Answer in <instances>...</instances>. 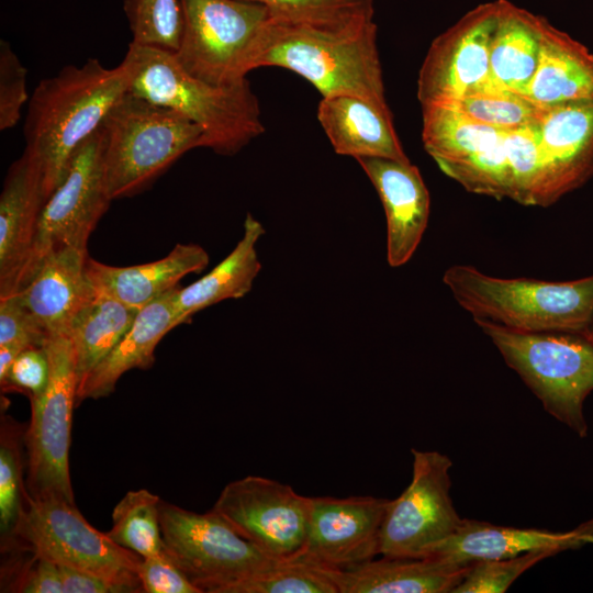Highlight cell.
<instances>
[{
	"label": "cell",
	"instance_id": "obj_8",
	"mask_svg": "<svg viewBox=\"0 0 593 593\" xmlns=\"http://www.w3.org/2000/svg\"><path fill=\"white\" fill-rule=\"evenodd\" d=\"M44 348L49 379L44 392L31 400L25 432L26 491L30 499L57 497L75 503L69 473L72 411L80 379L67 334H51Z\"/></svg>",
	"mask_w": 593,
	"mask_h": 593
},
{
	"label": "cell",
	"instance_id": "obj_36",
	"mask_svg": "<svg viewBox=\"0 0 593 593\" xmlns=\"http://www.w3.org/2000/svg\"><path fill=\"white\" fill-rule=\"evenodd\" d=\"M504 144L511 175V199L523 205H533L538 175L536 124L506 132Z\"/></svg>",
	"mask_w": 593,
	"mask_h": 593
},
{
	"label": "cell",
	"instance_id": "obj_25",
	"mask_svg": "<svg viewBox=\"0 0 593 593\" xmlns=\"http://www.w3.org/2000/svg\"><path fill=\"white\" fill-rule=\"evenodd\" d=\"M524 97L540 108L593 101V54L545 18L537 69Z\"/></svg>",
	"mask_w": 593,
	"mask_h": 593
},
{
	"label": "cell",
	"instance_id": "obj_4",
	"mask_svg": "<svg viewBox=\"0 0 593 593\" xmlns=\"http://www.w3.org/2000/svg\"><path fill=\"white\" fill-rule=\"evenodd\" d=\"M473 320L521 332H584L593 321V275L572 281L497 278L468 265L443 277Z\"/></svg>",
	"mask_w": 593,
	"mask_h": 593
},
{
	"label": "cell",
	"instance_id": "obj_28",
	"mask_svg": "<svg viewBox=\"0 0 593 593\" xmlns=\"http://www.w3.org/2000/svg\"><path fill=\"white\" fill-rule=\"evenodd\" d=\"M137 313L138 310L96 291L67 332L80 381L115 347Z\"/></svg>",
	"mask_w": 593,
	"mask_h": 593
},
{
	"label": "cell",
	"instance_id": "obj_33",
	"mask_svg": "<svg viewBox=\"0 0 593 593\" xmlns=\"http://www.w3.org/2000/svg\"><path fill=\"white\" fill-rule=\"evenodd\" d=\"M132 42L176 53L182 32L180 0H125Z\"/></svg>",
	"mask_w": 593,
	"mask_h": 593
},
{
	"label": "cell",
	"instance_id": "obj_14",
	"mask_svg": "<svg viewBox=\"0 0 593 593\" xmlns=\"http://www.w3.org/2000/svg\"><path fill=\"white\" fill-rule=\"evenodd\" d=\"M497 12V0L479 4L432 42L417 79L422 107L491 93L489 47Z\"/></svg>",
	"mask_w": 593,
	"mask_h": 593
},
{
	"label": "cell",
	"instance_id": "obj_15",
	"mask_svg": "<svg viewBox=\"0 0 593 593\" xmlns=\"http://www.w3.org/2000/svg\"><path fill=\"white\" fill-rule=\"evenodd\" d=\"M536 126L538 175L533 205L549 206L593 177V101L542 108Z\"/></svg>",
	"mask_w": 593,
	"mask_h": 593
},
{
	"label": "cell",
	"instance_id": "obj_29",
	"mask_svg": "<svg viewBox=\"0 0 593 593\" xmlns=\"http://www.w3.org/2000/svg\"><path fill=\"white\" fill-rule=\"evenodd\" d=\"M422 141L439 168L500 142L506 132L479 123L446 104L422 107Z\"/></svg>",
	"mask_w": 593,
	"mask_h": 593
},
{
	"label": "cell",
	"instance_id": "obj_26",
	"mask_svg": "<svg viewBox=\"0 0 593 593\" xmlns=\"http://www.w3.org/2000/svg\"><path fill=\"white\" fill-rule=\"evenodd\" d=\"M497 4L489 47L491 93L525 96L538 65L542 16L507 0H497Z\"/></svg>",
	"mask_w": 593,
	"mask_h": 593
},
{
	"label": "cell",
	"instance_id": "obj_35",
	"mask_svg": "<svg viewBox=\"0 0 593 593\" xmlns=\"http://www.w3.org/2000/svg\"><path fill=\"white\" fill-rule=\"evenodd\" d=\"M553 555L557 553L550 550H536L511 558L473 562L451 593L505 592L525 571Z\"/></svg>",
	"mask_w": 593,
	"mask_h": 593
},
{
	"label": "cell",
	"instance_id": "obj_7",
	"mask_svg": "<svg viewBox=\"0 0 593 593\" xmlns=\"http://www.w3.org/2000/svg\"><path fill=\"white\" fill-rule=\"evenodd\" d=\"M30 550L55 563L89 572L143 592L137 575L142 557L119 546L92 527L76 503L57 497H29L11 537L1 550Z\"/></svg>",
	"mask_w": 593,
	"mask_h": 593
},
{
	"label": "cell",
	"instance_id": "obj_45",
	"mask_svg": "<svg viewBox=\"0 0 593 593\" xmlns=\"http://www.w3.org/2000/svg\"><path fill=\"white\" fill-rule=\"evenodd\" d=\"M586 334H588L591 338H593V321H592V323H591V325H590V327H589Z\"/></svg>",
	"mask_w": 593,
	"mask_h": 593
},
{
	"label": "cell",
	"instance_id": "obj_31",
	"mask_svg": "<svg viewBox=\"0 0 593 593\" xmlns=\"http://www.w3.org/2000/svg\"><path fill=\"white\" fill-rule=\"evenodd\" d=\"M25 425L8 414H1L0 423V532L1 542L7 541L22 513L29 494L23 481Z\"/></svg>",
	"mask_w": 593,
	"mask_h": 593
},
{
	"label": "cell",
	"instance_id": "obj_11",
	"mask_svg": "<svg viewBox=\"0 0 593 593\" xmlns=\"http://www.w3.org/2000/svg\"><path fill=\"white\" fill-rule=\"evenodd\" d=\"M182 32L175 54L191 76L214 86L233 85L240 61L269 9L244 0H180Z\"/></svg>",
	"mask_w": 593,
	"mask_h": 593
},
{
	"label": "cell",
	"instance_id": "obj_43",
	"mask_svg": "<svg viewBox=\"0 0 593 593\" xmlns=\"http://www.w3.org/2000/svg\"><path fill=\"white\" fill-rule=\"evenodd\" d=\"M30 346L22 343H12L0 346V381H2L15 358Z\"/></svg>",
	"mask_w": 593,
	"mask_h": 593
},
{
	"label": "cell",
	"instance_id": "obj_41",
	"mask_svg": "<svg viewBox=\"0 0 593 593\" xmlns=\"http://www.w3.org/2000/svg\"><path fill=\"white\" fill-rule=\"evenodd\" d=\"M58 566L64 593H132L127 586L105 578L66 566Z\"/></svg>",
	"mask_w": 593,
	"mask_h": 593
},
{
	"label": "cell",
	"instance_id": "obj_13",
	"mask_svg": "<svg viewBox=\"0 0 593 593\" xmlns=\"http://www.w3.org/2000/svg\"><path fill=\"white\" fill-rule=\"evenodd\" d=\"M212 510L272 559L296 557L304 548L311 497L289 484L246 475L227 483Z\"/></svg>",
	"mask_w": 593,
	"mask_h": 593
},
{
	"label": "cell",
	"instance_id": "obj_12",
	"mask_svg": "<svg viewBox=\"0 0 593 593\" xmlns=\"http://www.w3.org/2000/svg\"><path fill=\"white\" fill-rule=\"evenodd\" d=\"M111 201L100 126L76 148L60 183L45 201L26 282L51 251L65 247L87 250L88 238Z\"/></svg>",
	"mask_w": 593,
	"mask_h": 593
},
{
	"label": "cell",
	"instance_id": "obj_21",
	"mask_svg": "<svg viewBox=\"0 0 593 593\" xmlns=\"http://www.w3.org/2000/svg\"><path fill=\"white\" fill-rule=\"evenodd\" d=\"M471 564L382 556L348 569H329V574L338 593H451Z\"/></svg>",
	"mask_w": 593,
	"mask_h": 593
},
{
	"label": "cell",
	"instance_id": "obj_23",
	"mask_svg": "<svg viewBox=\"0 0 593 593\" xmlns=\"http://www.w3.org/2000/svg\"><path fill=\"white\" fill-rule=\"evenodd\" d=\"M209 264L208 253L195 244H177L164 258L127 267L99 262L88 256L86 272L97 292L141 310L177 287L188 273L199 272Z\"/></svg>",
	"mask_w": 593,
	"mask_h": 593
},
{
	"label": "cell",
	"instance_id": "obj_19",
	"mask_svg": "<svg viewBox=\"0 0 593 593\" xmlns=\"http://www.w3.org/2000/svg\"><path fill=\"white\" fill-rule=\"evenodd\" d=\"M86 249L65 247L44 256L15 295L47 335L67 334L78 313L94 298Z\"/></svg>",
	"mask_w": 593,
	"mask_h": 593
},
{
	"label": "cell",
	"instance_id": "obj_17",
	"mask_svg": "<svg viewBox=\"0 0 593 593\" xmlns=\"http://www.w3.org/2000/svg\"><path fill=\"white\" fill-rule=\"evenodd\" d=\"M46 199L42 171L24 150L10 166L0 195V298L26 282Z\"/></svg>",
	"mask_w": 593,
	"mask_h": 593
},
{
	"label": "cell",
	"instance_id": "obj_40",
	"mask_svg": "<svg viewBox=\"0 0 593 593\" xmlns=\"http://www.w3.org/2000/svg\"><path fill=\"white\" fill-rule=\"evenodd\" d=\"M47 333L15 295L0 298V346H44Z\"/></svg>",
	"mask_w": 593,
	"mask_h": 593
},
{
	"label": "cell",
	"instance_id": "obj_22",
	"mask_svg": "<svg viewBox=\"0 0 593 593\" xmlns=\"http://www.w3.org/2000/svg\"><path fill=\"white\" fill-rule=\"evenodd\" d=\"M167 291L141 310L115 347L80 381L76 406L88 399L110 395L119 379L132 369H148L160 339L176 327L175 294Z\"/></svg>",
	"mask_w": 593,
	"mask_h": 593
},
{
	"label": "cell",
	"instance_id": "obj_37",
	"mask_svg": "<svg viewBox=\"0 0 593 593\" xmlns=\"http://www.w3.org/2000/svg\"><path fill=\"white\" fill-rule=\"evenodd\" d=\"M29 100L26 69L10 44L0 41V130L14 127L21 119V110Z\"/></svg>",
	"mask_w": 593,
	"mask_h": 593
},
{
	"label": "cell",
	"instance_id": "obj_24",
	"mask_svg": "<svg viewBox=\"0 0 593 593\" xmlns=\"http://www.w3.org/2000/svg\"><path fill=\"white\" fill-rule=\"evenodd\" d=\"M589 542L574 529L551 532L518 528L463 518L458 530L437 545L428 557H438L458 563L503 559L536 550L559 553L578 549Z\"/></svg>",
	"mask_w": 593,
	"mask_h": 593
},
{
	"label": "cell",
	"instance_id": "obj_6",
	"mask_svg": "<svg viewBox=\"0 0 593 593\" xmlns=\"http://www.w3.org/2000/svg\"><path fill=\"white\" fill-rule=\"evenodd\" d=\"M474 322L546 412L586 437L583 404L593 391V338L584 332H521L489 321Z\"/></svg>",
	"mask_w": 593,
	"mask_h": 593
},
{
	"label": "cell",
	"instance_id": "obj_2",
	"mask_svg": "<svg viewBox=\"0 0 593 593\" xmlns=\"http://www.w3.org/2000/svg\"><path fill=\"white\" fill-rule=\"evenodd\" d=\"M131 82L127 61L105 68L97 58L65 66L38 82L29 101L24 137L25 152L42 171L47 198L60 183L76 148L102 125Z\"/></svg>",
	"mask_w": 593,
	"mask_h": 593
},
{
	"label": "cell",
	"instance_id": "obj_3",
	"mask_svg": "<svg viewBox=\"0 0 593 593\" xmlns=\"http://www.w3.org/2000/svg\"><path fill=\"white\" fill-rule=\"evenodd\" d=\"M124 60L132 69L130 92L194 122L203 131V147L232 156L264 133L259 101L247 78L214 86L188 74L174 53L134 43Z\"/></svg>",
	"mask_w": 593,
	"mask_h": 593
},
{
	"label": "cell",
	"instance_id": "obj_9",
	"mask_svg": "<svg viewBox=\"0 0 593 593\" xmlns=\"http://www.w3.org/2000/svg\"><path fill=\"white\" fill-rule=\"evenodd\" d=\"M164 549L202 593H225L273 560L214 510L195 513L160 501Z\"/></svg>",
	"mask_w": 593,
	"mask_h": 593
},
{
	"label": "cell",
	"instance_id": "obj_39",
	"mask_svg": "<svg viewBox=\"0 0 593 593\" xmlns=\"http://www.w3.org/2000/svg\"><path fill=\"white\" fill-rule=\"evenodd\" d=\"M137 575L146 593H202L165 551L142 558Z\"/></svg>",
	"mask_w": 593,
	"mask_h": 593
},
{
	"label": "cell",
	"instance_id": "obj_1",
	"mask_svg": "<svg viewBox=\"0 0 593 593\" xmlns=\"http://www.w3.org/2000/svg\"><path fill=\"white\" fill-rule=\"evenodd\" d=\"M373 16V0L269 9L242 58L240 75L281 67L323 97L350 94L389 108Z\"/></svg>",
	"mask_w": 593,
	"mask_h": 593
},
{
	"label": "cell",
	"instance_id": "obj_38",
	"mask_svg": "<svg viewBox=\"0 0 593 593\" xmlns=\"http://www.w3.org/2000/svg\"><path fill=\"white\" fill-rule=\"evenodd\" d=\"M49 379V361L44 346L25 348L0 381L2 392H19L30 401L40 396Z\"/></svg>",
	"mask_w": 593,
	"mask_h": 593
},
{
	"label": "cell",
	"instance_id": "obj_18",
	"mask_svg": "<svg viewBox=\"0 0 593 593\" xmlns=\"http://www.w3.org/2000/svg\"><path fill=\"white\" fill-rule=\"evenodd\" d=\"M376 188L387 217V259L391 267L406 264L427 227L430 198L416 166L382 157L356 159Z\"/></svg>",
	"mask_w": 593,
	"mask_h": 593
},
{
	"label": "cell",
	"instance_id": "obj_32",
	"mask_svg": "<svg viewBox=\"0 0 593 593\" xmlns=\"http://www.w3.org/2000/svg\"><path fill=\"white\" fill-rule=\"evenodd\" d=\"M225 593H338L329 568L302 556L273 560L255 574L233 584Z\"/></svg>",
	"mask_w": 593,
	"mask_h": 593
},
{
	"label": "cell",
	"instance_id": "obj_30",
	"mask_svg": "<svg viewBox=\"0 0 593 593\" xmlns=\"http://www.w3.org/2000/svg\"><path fill=\"white\" fill-rule=\"evenodd\" d=\"M160 501L146 489L128 491L112 511L110 538L142 558L161 553Z\"/></svg>",
	"mask_w": 593,
	"mask_h": 593
},
{
	"label": "cell",
	"instance_id": "obj_27",
	"mask_svg": "<svg viewBox=\"0 0 593 593\" xmlns=\"http://www.w3.org/2000/svg\"><path fill=\"white\" fill-rule=\"evenodd\" d=\"M265 228L247 214L243 236L230 255L198 281L177 288L175 294L176 326L190 321L197 312L227 299L247 294L258 276L261 264L256 244Z\"/></svg>",
	"mask_w": 593,
	"mask_h": 593
},
{
	"label": "cell",
	"instance_id": "obj_5",
	"mask_svg": "<svg viewBox=\"0 0 593 593\" xmlns=\"http://www.w3.org/2000/svg\"><path fill=\"white\" fill-rule=\"evenodd\" d=\"M101 130L112 200L144 191L184 153L204 146L194 122L130 91L109 111Z\"/></svg>",
	"mask_w": 593,
	"mask_h": 593
},
{
	"label": "cell",
	"instance_id": "obj_20",
	"mask_svg": "<svg viewBox=\"0 0 593 593\" xmlns=\"http://www.w3.org/2000/svg\"><path fill=\"white\" fill-rule=\"evenodd\" d=\"M317 119L339 155L382 157L409 161L393 125L389 108L366 99L336 94L323 97Z\"/></svg>",
	"mask_w": 593,
	"mask_h": 593
},
{
	"label": "cell",
	"instance_id": "obj_44",
	"mask_svg": "<svg viewBox=\"0 0 593 593\" xmlns=\"http://www.w3.org/2000/svg\"><path fill=\"white\" fill-rule=\"evenodd\" d=\"M574 532L583 537L589 545H593V518L581 523L574 528Z\"/></svg>",
	"mask_w": 593,
	"mask_h": 593
},
{
	"label": "cell",
	"instance_id": "obj_16",
	"mask_svg": "<svg viewBox=\"0 0 593 593\" xmlns=\"http://www.w3.org/2000/svg\"><path fill=\"white\" fill-rule=\"evenodd\" d=\"M389 503L373 496L311 497L306 540L299 556L337 570L373 559Z\"/></svg>",
	"mask_w": 593,
	"mask_h": 593
},
{
	"label": "cell",
	"instance_id": "obj_42",
	"mask_svg": "<svg viewBox=\"0 0 593 593\" xmlns=\"http://www.w3.org/2000/svg\"><path fill=\"white\" fill-rule=\"evenodd\" d=\"M262 4L271 10L305 8L336 3L344 0H244Z\"/></svg>",
	"mask_w": 593,
	"mask_h": 593
},
{
	"label": "cell",
	"instance_id": "obj_34",
	"mask_svg": "<svg viewBox=\"0 0 593 593\" xmlns=\"http://www.w3.org/2000/svg\"><path fill=\"white\" fill-rule=\"evenodd\" d=\"M470 119L504 132L537 124L542 108L512 92L480 93L447 103Z\"/></svg>",
	"mask_w": 593,
	"mask_h": 593
},
{
	"label": "cell",
	"instance_id": "obj_10",
	"mask_svg": "<svg viewBox=\"0 0 593 593\" xmlns=\"http://www.w3.org/2000/svg\"><path fill=\"white\" fill-rule=\"evenodd\" d=\"M407 488L388 505L379 538V555L425 558L462 523L450 497L452 461L435 450L412 449Z\"/></svg>",
	"mask_w": 593,
	"mask_h": 593
}]
</instances>
